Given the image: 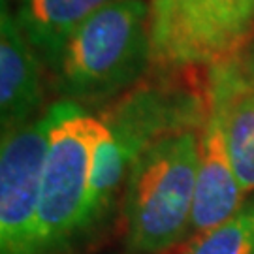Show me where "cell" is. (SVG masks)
<instances>
[{
  "label": "cell",
  "mask_w": 254,
  "mask_h": 254,
  "mask_svg": "<svg viewBox=\"0 0 254 254\" xmlns=\"http://www.w3.org/2000/svg\"><path fill=\"white\" fill-rule=\"evenodd\" d=\"M201 128L162 137L132 166L125 185V222L134 253L162 254L189 237Z\"/></svg>",
  "instance_id": "cell-3"
},
{
  "label": "cell",
  "mask_w": 254,
  "mask_h": 254,
  "mask_svg": "<svg viewBox=\"0 0 254 254\" xmlns=\"http://www.w3.org/2000/svg\"><path fill=\"white\" fill-rule=\"evenodd\" d=\"M51 128V109L2 134L0 254H42L38 203Z\"/></svg>",
  "instance_id": "cell-6"
},
{
  "label": "cell",
  "mask_w": 254,
  "mask_h": 254,
  "mask_svg": "<svg viewBox=\"0 0 254 254\" xmlns=\"http://www.w3.org/2000/svg\"><path fill=\"white\" fill-rule=\"evenodd\" d=\"M254 42V0H151L153 66L189 72L226 61Z\"/></svg>",
  "instance_id": "cell-5"
},
{
  "label": "cell",
  "mask_w": 254,
  "mask_h": 254,
  "mask_svg": "<svg viewBox=\"0 0 254 254\" xmlns=\"http://www.w3.org/2000/svg\"><path fill=\"white\" fill-rule=\"evenodd\" d=\"M183 254H254V200L224 224L190 239Z\"/></svg>",
  "instance_id": "cell-11"
},
{
  "label": "cell",
  "mask_w": 254,
  "mask_h": 254,
  "mask_svg": "<svg viewBox=\"0 0 254 254\" xmlns=\"http://www.w3.org/2000/svg\"><path fill=\"white\" fill-rule=\"evenodd\" d=\"M115 0H21L15 17L51 73L73 30Z\"/></svg>",
  "instance_id": "cell-10"
},
{
  "label": "cell",
  "mask_w": 254,
  "mask_h": 254,
  "mask_svg": "<svg viewBox=\"0 0 254 254\" xmlns=\"http://www.w3.org/2000/svg\"><path fill=\"white\" fill-rule=\"evenodd\" d=\"M46 66L19 27L17 17L2 4L0 19V123L2 134L27 125L46 109Z\"/></svg>",
  "instance_id": "cell-9"
},
{
  "label": "cell",
  "mask_w": 254,
  "mask_h": 254,
  "mask_svg": "<svg viewBox=\"0 0 254 254\" xmlns=\"http://www.w3.org/2000/svg\"><path fill=\"white\" fill-rule=\"evenodd\" d=\"M245 194L234 172L224 119L207 108L200 134V164L192 205L190 239L224 224L245 205Z\"/></svg>",
  "instance_id": "cell-8"
},
{
  "label": "cell",
  "mask_w": 254,
  "mask_h": 254,
  "mask_svg": "<svg viewBox=\"0 0 254 254\" xmlns=\"http://www.w3.org/2000/svg\"><path fill=\"white\" fill-rule=\"evenodd\" d=\"M189 72H162L136 85L96 117L104 130L92 154L85 232L100 222L132 166L162 137L187 128H201L207 117L205 89L189 81Z\"/></svg>",
  "instance_id": "cell-1"
},
{
  "label": "cell",
  "mask_w": 254,
  "mask_h": 254,
  "mask_svg": "<svg viewBox=\"0 0 254 254\" xmlns=\"http://www.w3.org/2000/svg\"><path fill=\"white\" fill-rule=\"evenodd\" d=\"M151 66V4L115 0L73 30L49 75L61 100L104 109L143 81Z\"/></svg>",
  "instance_id": "cell-2"
},
{
  "label": "cell",
  "mask_w": 254,
  "mask_h": 254,
  "mask_svg": "<svg viewBox=\"0 0 254 254\" xmlns=\"http://www.w3.org/2000/svg\"><path fill=\"white\" fill-rule=\"evenodd\" d=\"M205 104L224 119L234 172L243 190H254V42L211 66L203 81Z\"/></svg>",
  "instance_id": "cell-7"
},
{
  "label": "cell",
  "mask_w": 254,
  "mask_h": 254,
  "mask_svg": "<svg viewBox=\"0 0 254 254\" xmlns=\"http://www.w3.org/2000/svg\"><path fill=\"white\" fill-rule=\"evenodd\" d=\"M51 128L38 203L42 254H63L85 234L92 154L104 130L96 115L73 102L49 106Z\"/></svg>",
  "instance_id": "cell-4"
}]
</instances>
